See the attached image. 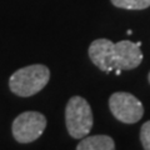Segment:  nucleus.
Listing matches in <instances>:
<instances>
[{"mask_svg": "<svg viewBox=\"0 0 150 150\" xmlns=\"http://www.w3.org/2000/svg\"><path fill=\"white\" fill-rule=\"evenodd\" d=\"M140 46L142 41L121 40L112 43L109 39H96L89 46V58L104 73H111L116 69L131 70L143 62Z\"/></svg>", "mask_w": 150, "mask_h": 150, "instance_id": "f257e3e1", "label": "nucleus"}, {"mask_svg": "<svg viewBox=\"0 0 150 150\" xmlns=\"http://www.w3.org/2000/svg\"><path fill=\"white\" fill-rule=\"evenodd\" d=\"M50 80V70L43 64L21 68L9 79V88L18 96L28 98L38 94Z\"/></svg>", "mask_w": 150, "mask_h": 150, "instance_id": "f03ea898", "label": "nucleus"}, {"mask_svg": "<svg viewBox=\"0 0 150 150\" xmlns=\"http://www.w3.org/2000/svg\"><path fill=\"white\" fill-rule=\"evenodd\" d=\"M65 124L74 139H83L93 128V111L89 103L81 96H73L65 108Z\"/></svg>", "mask_w": 150, "mask_h": 150, "instance_id": "7ed1b4c3", "label": "nucleus"}, {"mask_svg": "<svg viewBox=\"0 0 150 150\" xmlns=\"http://www.w3.org/2000/svg\"><path fill=\"white\" fill-rule=\"evenodd\" d=\"M46 128V118L38 111H25L13 121L11 131L18 143L28 144L41 137Z\"/></svg>", "mask_w": 150, "mask_h": 150, "instance_id": "20e7f679", "label": "nucleus"}, {"mask_svg": "<svg viewBox=\"0 0 150 150\" xmlns=\"http://www.w3.org/2000/svg\"><path fill=\"white\" fill-rule=\"evenodd\" d=\"M111 114L124 124H135L143 118L144 108L137 96L130 93L118 91L109 99Z\"/></svg>", "mask_w": 150, "mask_h": 150, "instance_id": "39448f33", "label": "nucleus"}, {"mask_svg": "<svg viewBox=\"0 0 150 150\" xmlns=\"http://www.w3.org/2000/svg\"><path fill=\"white\" fill-rule=\"evenodd\" d=\"M76 150H115V143L108 135H91L83 138Z\"/></svg>", "mask_w": 150, "mask_h": 150, "instance_id": "423d86ee", "label": "nucleus"}, {"mask_svg": "<svg viewBox=\"0 0 150 150\" xmlns=\"http://www.w3.org/2000/svg\"><path fill=\"white\" fill-rule=\"evenodd\" d=\"M112 5L128 10H143L150 6V0H111Z\"/></svg>", "mask_w": 150, "mask_h": 150, "instance_id": "0eeeda50", "label": "nucleus"}, {"mask_svg": "<svg viewBox=\"0 0 150 150\" xmlns=\"http://www.w3.org/2000/svg\"><path fill=\"white\" fill-rule=\"evenodd\" d=\"M140 142L144 150H150V120L144 123L140 129Z\"/></svg>", "mask_w": 150, "mask_h": 150, "instance_id": "6e6552de", "label": "nucleus"}, {"mask_svg": "<svg viewBox=\"0 0 150 150\" xmlns=\"http://www.w3.org/2000/svg\"><path fill=\"white\" fill-rule=\"evenodd\" d=\"M126 34H129V35H131V34H133V31H131V30H130V29H129V30H128V31H126Z\"/></svg>", "mask_w": 150, "mask_h": 150, "instance_id": "1a4fd4ad", "label": "nucleus"}, {"mask_svg": "<svg viewBox=\"0 0 150 150\" xmlns=\"http://www.w3.org/2000/svg\"><path fill=\"white\" fill-rule=\"evenodd\" d=\"M148 80H149V83H150V73H149V75H148Z\"/></svg>", "mask_w": 150, "mask_h": 150, "instance_id": "9d476101", "label": "nucleus"}]
</instances>
